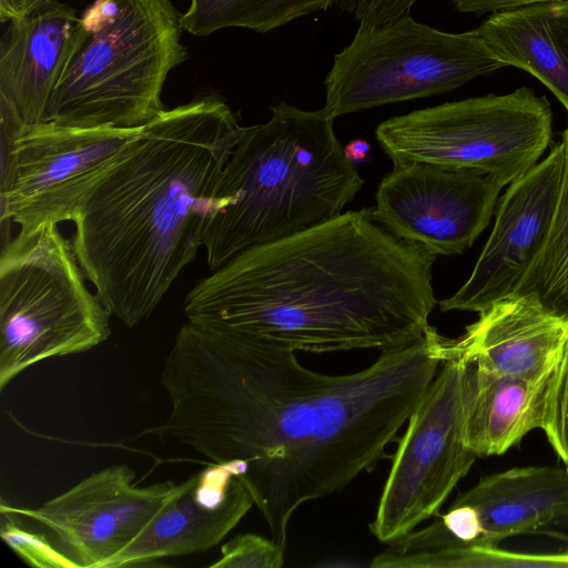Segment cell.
<instances>
[{"label":"cell","mask_w":568,"mask_h":568,"mask_svg":"<svg viewBox=\"0 0 568 568\" xmlns=\"http://www.w3.org/2000/svg\"><path fill=\"white\" fill-rule=\"evenodd\" d=\"M446 343L430 326L362 371L326 375L295 352L231 351L186 323L161 374L171 412L152 432L214 463L246 462L244 483L285 551L288 523L304 503L341 491L387 457Z\"/></svg>","instance_id":"cell-1"},{"label":"cell","mask_w":568,"mask_h":568,"mask_svg":"<svg viewBox=\"0 0 568 568\" xmlns=\"http://www.w3.org/2000/svg\"><path fill=\"white\" fill-rule=\"evenodd\" d=\"M435 258L374 209L347 211L239 254L186 294L183 311L231 351L384 352L430 327Z\"/></svg>","instance_id":"cell-2"},{"label":"cell","mask_w":568,"mask_h":568,"mask_svg":"<svg viewBox=\"0 0 568 568\" xmlns=\"http://www.w3.org/2000/svg\"><path fill=\"white\" fill-rule=\"evenodd\" d=\"M243 130L212 95L163 110L75 214L71 242L83 273L128 327L150 317L196 257Z\"/></svg>","instance_id":"cell-3"},{"label":"cell","mask_w":568,"mask_h":568,"mask_svg":"<svg viewBox=\"0 0 568 568\" xmlns=\"http://www.w3.org/2000/svg\"><path fill=\"white\" fill-rule=\"evenodd\" d=\"M271 111L265 123L244 126L222 171L202 242L211 272L337 217L364 184L325 108L282 101Z\"/></svg>","instance_id":"cell-4"},{"label":"cell","mask_w":568,"mask_h":568,"mask_svg":"<svg viewBox=\"0 0 568 568\" xmlns=\"http://www.w3.org/2000/svg\"><path fill=\"white\" fill-rule=\"evenodd\" d=\"M181 17L170 0H95L44 121L123 129L151 122L165 110L166 75L187 59Z\"/></svg>","instance_id":"cell-5"},{"label":"cell","mask_w":568,"mask_h":568,"mask_svg":"<svg viewBox=\"0 0 568 568\" xmlns=\"http://www.w3.org/2000/svg\"><path fill=\"white\" fill-rule=\"evenodd\" d=\"M71 239L49 222L1 245L0 389L28 367L89 351L111 334V312L85 284Z\"/></svg>","instance_id":"cell-6"},{"label":"cell","mask_w":568,"mask_h":568,"mask_svg":"<svg viewBox=\"0 0 568 568\" xmlns=\"http://www.w3.org/2000/svg\"><path fill=\"white\" fill-rule=\"evenodd\" d=\"M375 135L394 166L477 170L507 185L535 166L549 146L552 112L545 95L521 87L389 118Z\"/></svg>","instance_id":"cell-7"},{"label":"cell","mask_w":568,"mask_h":568,"mask_svg":"<svg viewBox=\"0 0 568 568\" xmlns=\"http://www.w3.org/2000/svg\"><path fill=\"white\" fill-rule=\"evenodd\" d=\"M501 68L474 30L445 32L408 13L378 27L359 26L333 58L324 108L336 118L437 95Z\"/></svg>","instance_id":"cell-8"},{"label":"cell","mask_w":568,"mask_h":568,"mask_svg":"<svg viewBox=\"0 0 568 568\" xmlns=\"http://www.w3.org/2000/svg\"><path fill=\"white\" fill-rule=\"evenodd\" d=\"M468 362L447 339V356L409 416L371 532L392 544L438 514L477 456L466 443Z\"/></svg>","instance_id":"cell-9"},{"label":"cell","mask_w":568,"mask_h":568,"mask_svg":"<svg viewBox=\"0 0 568 568\" xmlns=\"http://www.w3.org/2000/svg\"><path fill=\"white\" fill-rule=\"evenodd\" d=\"M143 128H79L44 121L26 125L17 141L11 189L0 195L1 233L19 225L73 221L93 190L136 146Z\"/></svg>","instance_id":"cell-10"},{"label":"cell","mask_w":568,"mask_h":568,"mask_svg":"<svg viewBox=\"0 0 568 568\" xmlns=\"http://www.w3.org/2000/svg\"><path fill=\"white\" fill-rule=\"evenodd\" d=\"M504 186L477 170L399 165L383 178L374 211L396 236L434 255H457L488 225Z\"/></svg>","instance_id":"cell-11"},{"label":"cell","mask_w":568,"mask_h":568,"mask_svg":"<svg viewBox=\"0 0 568 568\" xmlns=\"http://www.w3.org/2000/svg\"><path fill=\"white\" fill-rule=\"evenodd\" d=\"M126 465L95 471L38 508L0 509L40 523L79 568H105L149 525L178 489L165 480L134 484Z\"/></svg>","instance_id":"cell-12"},{"label":"cell","mask_w":568,"mask_h":568,"mask_svg":"<svg viewBox=\"0 0 568 568\" xmlns=\"http://www.w3.org/2000/svg\"><path fill=\"white\" fill-rule=\"evenodd\" d=\"M565 165V144L510 183L495 224L465 284L439 302L440 311L480 313L513 296L537 260L550 231Z\"/></svg>","instance_id":"cell-13"},{"label":"cell","mask_w":568,"mask_h":568,"mask_svg":"<svg viewBox=\"0 0 568 568\" xmlns=\"http://www.w3.org/2000/svg\"><path fill=\"white\" fill-rule=\"evenodd\" d=\"M244 460L214 463L178 484L169 501L105 568L151 565L217 545L252 508Z\"/></svg>","instance_id":"cell-14"},{"label":"cell","mask_w":568,"mask_h":568,"mask_svg":"<svg viewBox=\"0 0 568 568\" xmlns=\"http://www.w3.org/2000/svg\"><path fill=\"white\" fill-rule=\"evenodd\" d=\"M82 19L58 0H40L10 21L0 48V100L27 125L45 120L50 98L78 42Z\"/></svg>","instance_id":"cell-15"},{"label":"cell","mask_w":568,"mask_h":568,"mask_svg":"<svg viewBox=\"0 0 568 568\" xmlns=\"http://www.w3.org/2000/svg\"><path fill=\"white\" fill-rule=\"evenodd\" d=\"M568 336V320L527 297H508L479 313L450 348L497 374L532 382L549 377Z\"/></svg>","instance_id":"cell-16"},{"label":"cell","mask_w":568,"mask_h":568,"mask_svg":"<svg viewBox=\"0 0 568 568\" xmlns=\"http://www.w3.org/2000/svg\"><path fill=\"white\" fill-rule=\"evenodd\" d=\"M456 503L475 517L478 540L535 534L568 524V470L559 467H515L483 477Z\"/></svg>","instance_id":"cell-17"},{"label":"cell","mask_w":568,"mask_h":568,"mask_svg":"<svg viewBox=\"0 0 568 568\" xmlns=\"http://www.w3.org/2000/svg\"><path fill=\"white\" fill-rule=\"evenodd\" d=\"M474 31L495 59L534 75L568 111V0L494 12Z\"/></svg>","instance_id":"cell-18"},{"label":"cell","mask_w":568,"mask_h":568,"mask_svg":"<svg viewBox=\"0 0 568 568\" xmlns=\"http://www.w3.org/2000/svg\"><path fill=\"white\" fill-rule=\"evenodd\" d=\"M548 378L532 382L468 362L465 428L469 449L477 457L503 455L532 429H541Z\"/></svg>","instance_id":"cell-19"},{"label":"cell","mask_w":568,"mask_h":568,"mask_svg":"<svg viewBox=\"0 0 568 568\" xmlns=\"http://www.w3.org/2000/svg\"><path fill=\"white\" fill-rule=\"evenodd\" d=\"M335 0H191L181 17L182 29L194 36L229 27L267 32L286 23L326 10Z\"/></svg>","instance_id":"cell-20"},{"label":"cell","mask_w":568,"mask_h":568,"mask_svg":"<svg viewBox=\"0 0 568 568\" xmlns=\"http://www.w3.org/2000/svg\"><path fill=\"white\" fill-rule=\"evenodd\" d=\"M562 142L565 165L550 231L540 254L513 296L532 300L548 312L568 320V125Z\"/></svg>","instance_id":"cell-21"},{"label":"cell","mask_w":568,"mask_h":568,"mask_svg":"<svg viewBox=\"0 0 568 568\" xmlns=\"http://www.w3.org/2000/svg\"><path fill=\"white\" fill-rule=\"evenodd\" d=\"M374 568H568V551L528 554L498 545H448L427 551L377 555Z\"/></svg>","instance_id":"cell-22"},{"label":"cell","mask_w":568,"mask_h":568,"mask_svg":"<svg viewBox=\"0 0 568 568\" xmlns=\"http://www.w3.org/2000/svg\"><path fill=\"white\" fill-rule=\"evenodd\" d=\"M541 429L568 470V336L548 378Z\"/></svg>","instance_id":"cell-23"},{"label":"cell","mask_w":568,"mask_h":568,"mask_svg":"<svg viewBox=\"0 0 568 568\" xmlns=\"http://www.w3.org/2000/svg\"><path fill=\"white\" fill-rule=\"evenodd\" d=\"M1 510L0 536L3 542L26 564L37 568H79L60 547L43 534L33 532L16 520V514Z\"/></svg>","instance_id":"cell-24"},{"label":"cell","mask_w":568,"mask_h":568,"mask_svg":"<svg viewBox=\"0 0 568 568\" xmlns=\"http://www.w3.org/2000/svg\"><path fill=\"white\" fill-rule=\"evenodd\" d=\"M284 550L273 540L256 534H240L225 542L221 557L211 568H281Z\"/></svg>","instance_id":"cell-25"},{"label":"cell","mask_w":568,"mask_h":568,"mask_svg":"<svg viewBox=\"0 0 568 568\" xmlns=\"http://www.w3.org/2000/svg\"><path fill=\"white\" fill-rule=\"evenodd\" d=\"M24 124L17 113L0 100V195L12 186L17 168V141Z\"/></svg>","instance_id":"cell-26"},{"label":"cell","mask_w":568,"mask_h":568,"mask_svg":"<svg viewBox=\"0 0 568 568\" xmlns=\"http://www.w3.org/2000/svg\"><path fill=\"white\" fill-rule=\"evenodd\" d=\"M455 8L465 13L481 16L488 12H498L523 6L551 1V0H450Z\"/></svg>","instance_id":"cell-27"},{"label":"cell","mask_w":568,"mask_h":568,"mask_svg":"<svg viewBox=\"0 0 568 568\" xmlns=\"http://www.w3.org/2000/svg\"><path fill=\"white\" fill-rule=\"evenodd\" d=\"M344 153L346 159L355 166L367 165L372 161V146L363 139L348 142L344 148Z\"/></svg>","instance_id":"cell-28"},{"label":"cell","mask_w":568,"mask_h":568,"mask_svg":"<svg viewBox=\"0 0 568 568\" xmlns=\"http://www.w3.org/2000/svg\"><path fill=\"white\" fill-rule=\"evenodd\" d=\"M40 0H0V19L2 22L21 18Z\"/></svg>","instance_id":"cell-29"}]
</instances>
